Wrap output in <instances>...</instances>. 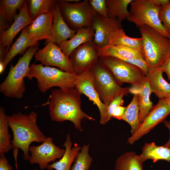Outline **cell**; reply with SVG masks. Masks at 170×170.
Here are the masks:
<instances>
[{
	"mask_svg": "<svg viewBox=\"0 0 170 170\" xmlns=\"http://www.w3.org/2000/svg\"><path fill=\"white\" fill-rule=\"evenodd\" d=\"M127 106L124 107L120 105L118 106L114 110L112 117L119 120H121L122 117L127 109Z\"/></svg>",
	"mask_w": 170,
	"mask_h": 170,
	"instance_id": "74e56055",
	"label": "cell"
},
{
	"mask_svg": "<svg viewBox=\"0 0 170 170\" xmlns=\"http://www.w3.org/2000/svg\"><path fill=\"white\" fill-rule=\"evenodd\" d=\"M52 32L50 39L45 41L44 44L53 42L58 46L64 42L71 39L76 31L71 28L64 20L60 11L58 3L54 11Z\"/></svg>",
	"mask_w": 170,
	"mask_h": 170,
	"instance_id": "ac0fdd59",
	"label": "cell"
},
{
	"mask_svg": "<svg viewBox=\"0 0 170 170\" xmlns=\"http://www.w3.org/2000/svg\"><path fill=\"white\" fill-rule=\"evenodd\" d=\"M72 143L69 133L66 136V140L63 145L65 147V152L60 160L52 164H48L47 168L48 170H70L72 163L75 161L77 154L81 150L77 144L72 147Z\"/></svg>",
	"mask_w": 170,
	"mask_h": 170,
	"instance_id": "7402d4cb",
	"label": "cell"
},
{
	"mask_svg": "<svg viewBox=\"0 0 170 170\" xmlns=\"http://www.w3.org/2000/svg\"><path fill=\"white\" fill-rule=\"evenodd\" d=\"M151 93L149 82L145 76L140 86L138 88L139 120L141 123L143 121L153 106V103L150 99Z\"/></svg>",
	"mask_w": 170,
	"mask_h": 170,
	"instance_id": "484cf974",
	"label": "cell"
},
{
	"mask_svg": "<svg viewBox=\"0 0 170 170\" xmlns=\"http://www.w3.org/2000/svg\"><path fill=\"white\" fill-rule=\"evenodd\" d=\"M101 56L112 57L120 60L137 59L144 61L141 52L121 45L108 44L100 48L99 57Z\"/></svg>",
	"mask_w": 170,
	"mask_h": 170,
	"instance_id": "603a6c76",
	"label": "cell"
},
{
	"mask_svg": "<svg viewBox=\"0 0 170 170\" xmlns=\"http://www.w3.org/2000/svg\"><path fill=\"white\" fill-rule=\"evenodd\" d=\"M61 14L67 25L76 31L83 27L92 26L97 14L88 0L74 3L57 0Z\"/></svg>",
	"mask_w": 170,
	"mask_h": 170,
	"instance_id": "52a82bcc",
	"label": "cell"
},
{
	"mask_svg": "<svg viewBox=\"0 0 170 170\" xmlns=\"http://www.w3.org/2000/svg\"><path fill=\"white\" fill-rule=\"evenodd\" d=\"M37 113L31 111L28 115L20 112L8 116L9 127L12 130L13 138L12 149H20L23 152V157L29 160V149L32 142L42 143L47 138L40 130L37 123Z\"/></svg>",
	"mask_w": 170,
	"mask_h": 170,
	"instance_id": "7a4b0ae2",
	"label": "cell"
},
{
	"mask_svg": "<svg viewBox=\"0 0 170 170\" xmlns=\"http://www.w3.org/2000/svg\"><path fill=\"white\" fill-rule=\"evenodd\" d=\"M34 57L36 62L40 61L45 66H54L63 71L75 74L69 58L54 42L47 43L36 53Z\"/></svg>",
	"mask_w": 170,
	"mask_h": 170,
	"instance_id": "8fae6325",
	"label": "cell"
},
{
	"mask_svg": "<svg viewBox=\"0 0 170 170\" xmlns=\"http://www.w3.org/2000/svg\"><path fill=\"white\" fill-rule=\"evenodd\" d=\"M7 115L4 108L0 107V154H5L12 149L11 135L8 132Z\"/></svg>",
	"mask_w": 170,
	"mask_h": 170,
	"instance_id": "4dcf8cb0",
	"label": "cell"
},
{
	"mask_svg": "<svg viewBox=\"0 0 170 170\" xmlns=\"http://www.w3.org/2000/svg\"><path fill=\"white\" fill-rule=\"evenodd\" d=\"M37 46L29 48L14 66L11 65L8 73L0 85V91L10 98L21 99L26 91L24 79L29 70L30 62L39 50Z\"/></svg>",
	"mask_w": 170,
	"mask_h": 170,
	"instance_id": "277c9868",
	"label": "cell"
},
{
	"mask_svg": "<svg viewBox=\"0 0 170 170\" xmlns=\"http://www.w3.org/2000/svg\"><path fill=\"white\" fill-rule=\"evenodd\" d=\"M98 60L111 72L120 86L127 83L138 88L145 77L140 68L118 58L101 56Z\"/></svg>",
	"mask_w": 170,
	"mask_h": 170,
	"instance_id": "9c48e42d",
	"label": "cell"
},
{
	"mask_svg": "<svg viewBox=\"0 0 170 170\" xmlns=\"http://www.w3.org/2000/svg\"><path fill=\"white\" fill-rule=\"evenodd\" d=\"M139 30L143 42L142 53L148 70L161 68L170 57V39L147 26Z\"/></svg>",
	"mask_w": 170,
	"mask_h": 170,
	"instance_id": "3957f363",
	"label": "cell"
},
{
	"mask_svg": "<svg viewBox=\"0 0 170 170\" xmlns=\"http://www.w3.org/2000/svg\"><path fill=\"white\" fill-rule=\"evenodd\" d=\"M161 68L148 71L145 75L152 93L159 99L166 98L170 96V83L163 78Z\"/></svg>",
	"mask_w": 170,
	"mask_h": 170,
	"instance_id": "44dd1931",
	"label": "cell"
},
{
	"mask_svg": "<svg viewBox=\"0 0 170 170\" xmlns=\"http://www.w3.org/2000/svg\"><path fill=\"white\" fill-rule=\"evenodd\" d=\"M26 0H1L0 1V18L6 21L10 25L15 11L21 9Z\"/></svg>",
	"mask_w": 170,
	"mask_h": 170,
	"instance_id": "1f68e13d",
	"label": "cell"
},
{
	"mask_svg": "<svg viewBox=\"0 0 170 170\" xmlns=\"http://www.w3.org/2000/svg\"><path fill=\"white\" fill-rule=\"evenodd\" d=\"M81 94L76 88L53 89L48 106L51 119L60 122L70 121L76 128L82 131L81 121L85 118L92 121L94 119L81 109Z\"/></svg>",
	"mask_w": 170,
	"mask_h": 170,
	"instance_id": "6da1fadb",
	"label": "cell"
},
{
	"mask_svg": "<svg viewBox=\"0 0 170 170\" xmlns=\"http://www.w3.org/2000/svg\"><path fill=\"white\" fill-rule=\"evenodd\" d=\"M88 1L93 9L98 14L108 17L106 0H89Z\"/></svg>",
	"mask_w": 170,
	"mask_h": 170,
	"instance_id": "d590c367",
	"label": "cell"
},
{
	"mask_svg": "<svg viewBox=\"0 0 170 170\" xmlns=\"http://www.w3.org/2000/svg\"><path fill=\"white\" fill-rule=\"evenodd\" d=\"M159 16L162 22L170 34V3L161 7Z\"/></svg>",
	"mask_w": 170,
	"mask_h": 170,
	"instance_id": "e575fe53",
	"label": "cell"
},
{
	"mask_svg": "<svg viewBox=\"0 0 170 170\" xmlns=\"http://www.w3.org/2000/svg\"><path fill=\"white\" fill-rule=\"evenodd\" d=\"M39 46V42L32 40L28 35L26 27L23 29L19 37L10 47L8 54L3 62H0V73L2 74L10 61L18 54H24L27 48L32 46Z\"/></svg>",
	"mask_w": 170,
	"mask_h": 170,
	"instance_id": "d6986e66",
	"label": "cell"
},
{
	"mask_svg": "<svg viewBox=\"0 0 170 170\" xmlns=\"http://www.w3.org/2000/svg\"><path fill=\"white\" fill-rule=\"evenodd\" d=\"M29 151L31 154L29 160L30 163L37 164L40 169L43 170L47 168L49 162H54L57 159H60L65 150L55 145L53 138L49 137L39 145L30 146Z\"/></svg>",
	"mask_w": 170,
	"mask_h": 170,
	"instance_id": "4fadbf2b",
	"label": "cell"
},
{
	"mask_svg": "<svg viewBox=\"0 0 170 170\" xmlns=\"http://www.w3.org/2000/svg\"><path fill=\"white\" fill-rule=\"evenodd\" d=\"M142 43L141 37L133 38L128 37L122 29L117 30L112 36L108 44L122 45L142 52Z\"/></svg>",
	"mask_w": 170,
	"mask_h": 170,
	"instance_id": "f546056e",
	"label": "cell"
},
{
	"mask_svg": "<svg viewBox=\"0 0 170 170\" xmlns=\"http://www.w3.org/2000/svg\"><path fill=\"white\" fill-rule=\"evenodd\" d=\"M130 5V15L127 20L139 28L144 26L150 27L162 36L170 39V34L159 17L161 7L155 5L150 0H133Z\"/></svg>",
	"mask_w": 170,
	"mask_h": 170,
	"instance_id": "8992f818",
	"label": "cell"
},
{
	"mask_svg": "<svg viewBox=\"0 0 170 170\" xmlns=\"http://www.w3.org/2000/svg\"><path fill=\"white\" fill-rule=\"evenodd\" d=\"M161 68L163 72L166 74L168 80L170 82V57L165 62Z\"/></svg>",
	"mask_w": 170,
	"mask_h": 170,
	"instance_id": "f35d334b",
	"label": "cell"
},
{
	"mask_svg": "<svg viewBox=\"0 0 170 170\" xmlns=\"http://www.w3.org/2000/svg\"><path fill=\"white\" fill-rule=\"evenodd\" d=\"M170 114V106L165 98L159 99L157 104L153 106L138 129L128 139L127 143L130 144H133L156 126L163 122Z\"/></svg>",
	"mask_w": 170,
	"mask_h": 170,
	"instance_id": "7c38bea8",
	"label": "cell"
},
{
	"mask_svg": "<svg viewBox=\"0 0 170 170\" xmlns=\"http://www.w3.org/2000/svg\"><path fill=\"white\" fill-rule=\"evenodd\" d=\"M0 170H14L6 157L5 154H0Z\"/></svg>",
	"mask_w": 170,
	"mask_h": 170,
	"instance_id": "8d00e7d4",
	"label": "cell"
},
{
	"mask_svg": "<svg viewBox=\"0 0 170 170\" xmlns=\"http://www.w3.org/2000/svg\"><path fill=\"white\" fill-rule=\"evenodd\" d=\"M77 76L56 68L34 63L30 66L26 77L29 80L36 78L38 88L44 93L55 87L60 88H75Z\"/></svg>",
	"mask_w": 170,
	"mask_h": 170,
	"instance_id": "5b68a950",
	"label": "cell"
},
{
	"mask_svg": "<svg viewBox=\"0 0 170 170\" xmlns=\"http://www.w3.org/2000/svg\"><path fill=\"white\" fill-rule=\"evenodd\" d=\"M75 88L82 94L88 97L98 107L100 112V124L104 125L107 122L108 106L103 103L95 90L93 76L90 70L77 75Z\"/></svg>",
	"mask_w": 170,
	"mask_h": 170,
	"instance_id": "5bb4252c",
	"label": "cell"
},
{
	"mask_svg": "<svg viewBox=\"0 0 170 170\" xmlns=\"http://www.w3.org/2000/svg\"><path fill=\"white\" fill-rule=\"evenodd\" d=\"M92 26L95 31L93 42L99 48L108 45L114 33L117 30L122 29V22L117 19L98 14Z\"/></svg>",
	"mask_w": 170,
	"mask_h": 170,
	"instance_id": "9a60e30c",
	"label": "cell"
},
{
	"mask_svg": "<svg viewBox=\"0 0 170 170\" xmlns=\"http://www.w3.org/2000/svg\"><path fill=\"white\" fill-rule=\"evenodd\" d=\"M130 92L133 94V98L130 103L127 106V109L122 120L130 125L132 135L138 129L141 123L139 120L138 88L135 87L134 89L130 88Z\"/></svg>",
	"mask_w": 170,
	"mask_h": 170,
	"instance_id": "cb8c5ba5",
	"label": "cell"
},
{
	"mask_svg": "<svg viewBox=\"0 0 170 170\" xmlns=\"http://www.w3.org/2000/svg\"><path fill=\"white\" fill-rule=\"evenodd\" d=\"M130 92V88H129L119 95L115 98L108 106L107 122L112 118V115L116 108L119 106L123 105L124 101L123 97Z\"/></svg>",
	"mask_w": 170,
	"mask_h": 170,
	"instance_id": "836d02e7",
	"label": "cell"
},
{
	"mask_svg": "<svg viewBox=\"0 0 170 170\" xmlns=\"http://www.w3.org/2000/svg\"><path fill=\"white\" fill-rule=\"evenodd\" d=\"M13 18L14 21L9 28L0 36V47L6 48L8 51L16 35L33 21L29 14L27 0H26L19 14L15 13Z\"/></svg>",
	"mask_w": 170,
	"mask_h": 170,
	"instance_id": "2e32d148",
	"label": "cell"
},
{
	"mask_svg": "<svg viewBox=\"0 0 170 170\" xmlns=\"http://www.w3.org/2000/svg\"><path fill=\"white\" fill-rule=\"evenodd\" d=\"M29 15L34 20L40 15L46 13H53L58 4L57 0H27Z\"/></svg>",
	"mask_w": 170,
	"mask_h": 170,
	"instance_id": "83f0119b",
	"label": "cell"
},
{
	"mask_svg": "<svg viewBox=\"0 0 170 170\" xmlns=\"http://www.w3.org/2000/svg\"><path fill=\"white\" fill-rule=\"evenodd\" d=\"M53 13H48L40 15L26 27L28 35L32 40L39 42L43 39L48 41L50 39L53 28Z\"/></svg>",
	"mask_w": 170,
	"mask_h": 170,
	"instance_id": "e0dca14e",
	"label": "cell"
},
{
	"mask_svg": "<svg viewBox=\"0 0 170 170\" xmlns=\"http://www.w3.org/2000/svg\"><path fill=\"white\" fill-rule=\"evenodd\" d=\"M99 48L92 41L82 44L71 53L69 58L76 74L91 69L99 60Z\"/></svg>",
	"mask_w": 170,
	"mask_h": 170,
	"instance_id": "30bf717a",
	"label": "cell"
},
{
	"mask_svg": "<svg viewBox=\"0 0 170 170\" xmlns=\"http://www.w3.org/2000/svg\"><path fill=\"white\" fill-rule=\"evenodd\" d=\"M94 88L102 102L108 106L113 99L129 88H122L111 72L99 60L90 70Z\"/></svg>",
	"mask_w": 170,
	"mask_h": 170,
	"instance_id": "ba28073f",
	"label": "cell"
},
{
	"mask_svg": "<svg viewBox=\"0 0 170 170\" xmlns=\"http://www.w3.org/2000/svg\"><path fill=\"white\" fill-rule=\"evenodd\" d=\"M155 5L161 7L168 4L170 3L169 0H150Z\"/></svg>",
	"mask_w": 170,
	"mask_h": 170,
	"instance_id": "ab89813d",
	"label": "cell"
},
{
	"mask_svg": "<svg viewBox=\"0 0 170 170\" xmlns=\"http://www.w3.org/2000/svg\"><path fill=\"white\" fill-rule=\"evenodd\" d=\"M139 157L143 162L150 159H152L154 163L160 160L170 162V149L164 146H157L154 142L145 143Z\"/></svg>",
	"mask_w": 170,
	"mask_h": 170,
	"instance_id": "d4e9b609",
	"label": "cell"
},
{
	"mask_svg": "<svg viewBox=\"0 0 170 170\" xmlns=\"http://www.w3.org/2000/svg\"><path fill=\"white\" fill-rule=\"evenodd\" d=\"M133 0H106L108 17L117 19L121 22L128 18L130 13L128 9Z\"/></svg>",
	"mask_w": 170,
	"mask_h": 170,
	"instance_id": "4316f807",
	"label": "cell"
},
{
	"mask_svg": "<svg viewBox=\"0 0 170 170\" xmlns=\"http://www.w3.org/2000/svg\"><path fill=\"white\" fill-rule=\"evenodd\" d=\"M143 163L134 152H125L115 162V170H143Z\"/></svg>",
	"mask_w": 170,
	"mask_h": 170,
	"instance_id": "f1b7e54d",
	"label": "cell"
},
{
	"mask_svg": "<svg viewBox=\"0 0 170 170\" xmlns=\"http://www.w3.org/2000/svg\"><path fill=\"white\" fill-rule=\"evenodd\" d=\"M34 170H39L38 169H35Z\"/></svg>",
	"mask_w": 170,
	"mask_h": 170,
	"instance_id": "7bdbcfd3",
	"label": "cell"
},
{
	"mask_svg": "<svg viewBox=\"0 0 170 170\" xmlns=\"http://www.w3.org/2000/svg\"><path fill=\"white\" fill-rule=\"evenodd\" d=\"M89 144L84 145L75 160V163L70 170H87L90 167L92 158L88 153Z\"/></svg>",
	"mask_w": 170,
	"mask_h": 170,
	"instance_id": "d6a6232c",
	"label": "cell"
},
{
	"mask_svg": "<svg viewBox=\"0 0 170 170\" xmlns=\"http://www.w3.org/2000/svg\"><path fill=\"white\" fill-rule=\"evenodd\" d=\"M165 100L168 105L170 106V96L165 99Z\"/></svg>",
	"mask_w": 170,
	"mask_h": 170,
	"instance_id": "b9f144b4",
	"label": "cell"
},
{
	"mask_svg": "<svg viewBox=\"0 0 170 170\" xmlns=\"http://www.w3.org/2000/svg\"><path fill=\"white\" fill-rule=\"evenodd\" d=\"M95 31L92 26L83 27L76 31L71 38L59 45L63 53L67 57L76 48L82 44L93 41Z\"/></svg>",
	"mask_w": 170,
	"mask_h": 170,
	"instance_id": "ffe728a7",
	"label": "cell"
},
{
	"mask_svg": "<svg viewBox=\"0 0 170 170\" xmlns=\"http://www.w3.org/2000/svg\"><path fill=\"white\" fill-rule=\"evenodd\" d=\"M163 122L165 126L169 130L170 133L169 139L167 143L164 144L163 146L170 149V122L168 121H164Z\"/></svg>",
	"mask_w": 170,
	"mask_h": 170,
	"instance_id": "60d3db41",
	"label": "cell"
},
{
	"mask_svg": "<svg viewBox=\"0 0 170 170\" xmlns=\"http://www.w3.org/2000/svg\"><path fill=\"white\" fill-rule=\"evenodd\" d=\"M87 170H89V169H87Z\"/></svg>",
	"mask_w": 170,
	"mask_h": 170,
	"instance_id": "ee69618b",
	"label": "cell"
}]
</instances>
